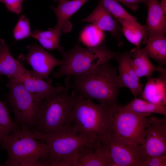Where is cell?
Masks as SVG:
<instances>
[{"label":"cell","mask_w":166,"mask_h":166,"mask_svg":"<svg viewBox=\"0 0 166 166\" xmlns=\"http://www.w3.org/2000/svg\"><path fill=\"white\" fill-rule=\"evenodd\" d=\"M72 77L70 88L75 95L111 107L119 104L117 97L122 87L116 68L109 61L84 74Z\"/></svg>","instance_id":"cell-1"},{"label":"cell","mask_w":166,"mask_h":166,"mask_svg":"<svg viewBox=\"0 0 166 166\" xmlns=\"http://www.w3.org/2000/svg\"><path fill=\"white\" fill-rule=\"evenodd\" d=\"M132 58V64L136 73L140 78L152 77L154 72L166 73V69L163 67H156L152 63L145 47H136L132 49L130 53Z\"/></svg>","instance_id":"cell-18"},{"label":"cell","mask_w":166,"mask_h":166,"mask_svg":"<svg viewBox=\"0 0 166 166\" xmlns=\"http://www.w3.org/2000/svg\"><path fill=\"white\" fill-rule=\"evenodd\" d=\"M103 31L92 24L86 27L80 36V40L87 47L98 46L103 43Z\"/></svg>","instance_id":"cell-25"},{"label":"cell","mask_w":166,"mask_h":166,"mask_svg":"<svg viewBox=\"0 0 166 166\" xmlns=\"http://www.w3.org/2000/svg\"><path fill=\"white\" fill-rule=\"evenodd\" d=\"M2 0H0V2H2Z\"/></svg>","instance_id":"cell-34"},{"label":"cell","mask_w":166,"mask_h":166,"mask_svg":"<svg viewBox=\"0 0 166 166\" xmlns=\"http://www.w3.org/2000/svg\"><path fill=\"white\" fill-rule=\"evenodd\" d=\"M113 163V166H138L141 160L140 150L109 136L103 139Z\"/></svg>","instance_id":"cell-13"},{"label":"cell","mask_w":166,"mask_h":166,"mask_svg":"<svg viewBox=\"0 0 166 166\" xmlns=\"http://www.w3.org/2000/svg\"><path fill=\"white\" fill-rule=\"evenodd\" d=\"M22 64L12 55L4 40L0 39V76L5 75L9 80L14 78Z\"/></svg>","instance_id":"cell-20"},{"label":"cell","mask_w":166,"mask_h":166,"mask_svg":"<svg viewBox=\"0 0 166 166\" xmlns=\"http://www.w3.org/2000/svg\"><path fill=\"white\" fill-rule=\"evenodd\" d=\"M63 166H113V163L102 140L82 147Z\"/></svg>","instance_id":"cell-10"},{"label":"cell","mask_w":166,"mask_h":166,"mask_svg":"<svg viewBox=\"0 0 166 166\" xmlns=\"http://www.w3.org/2000/svg\"><path fill=\"white\" fill-rule=\"evenodd\" d=\"M62 55V63L53 77L78 76L84 74L110 60H117L120 53L108 48L103 43L94 47L84 48L77 44L71 49L59 50Z\"/></svg>","instance_id":"cell-5"},{"label":"cell","mask_w":166,"mask_h":166,"mask_svg":"<svg viewBox=\"0 0 166 166\" xmlns=\"http://www.w3.org/2000/svg\"><path fill=\"white\" fill-rule=\"evenodd\" d=\"M100 1L119 23L124 20L137 21L136 18L128 12L117 2L114 0Z\"/></svg>","instance_id":"cell-27"},{"label":"cell","mask_w":166,"mask_h":166,"mask_svg":"<svg viewBox=\"0 0 166 166\" xmlns=\"http://www.w3.org/2000/svg\"><path fill=\"white\" fill-rule=\"evenodd\" d=\"M145 47L149 57L155 60L162 67L166 64V38L165 36L148 39Z\"/></svg>","instance_id":"cell-24"},{"label":"cell","mask_w":166,"mask_h":166,"mask_svg":"<svg viewBox=\"0 0 166 166\" xmlns=\"http://www.w3.org/2000/svg\"><path fill=\"white\" fill-rule=\"evenodd\" d=\"M132 59L130 53L127 52L120 54L117 60L118 75L122 88H128L135 98L140 95L143 88L132 66Z\"/></svg>","instance_id":"cell-14"},{"label":"cell","mask_w":166,"mask_h":166,"mask_svg":"<svg viewBox=\"0 0 166 166\" xmlns=\"http://www.w3.org/2000/svg\"><path fill=\"white\" fill-rule=\"evenodd\" d=\"M72 93L74 98L69 124L79 132L96 140L109 136L112 107L96 104Z\"/></svg>","instance_id":"cell-3"},{"label":"cell","mask_w":166,"mask_h":166,"mask_svg":"<svg viewBox=\"0 0 166 166\" xmlns=\"http://www.w3.org/2000/svg\"><path fill=\"white\" fill-rule=\"evenodd\" d=\"M71 76L65 79V87L51 95L41 102L34 130L42 134L53 132L69 124L74 98L69 93Z\"/></svg>","instance_id":"cell-4"},{"label":"cell","mask_w":166,"mask_h":166,"mask_svg":"<svg viewBox=\"0 0 166 166\" xmlns=\"http://www.w3.org/2000/svg\"><path fill=\"white\" fill-rule=\"evenodd\" d=\"M0 77H1V76H0Z\"/></svg>","instance_id":"cell-35"},{"label":"cell","mask_w":166,"mask_h":166,"mask_svg":"<svg viewBox=\"0 0 166 166\" xmlns=\"http://www.w3.org/2000/svg\"><path fill=\"white\" fill-rule=\"evenodd\" d=\"M124 106L136 114L148 117L152 113L166 116L165 106L154 104L137 97Z\"/></svg>","instance_id":"cell-23"},{"label":"cell","mask_w":166,"mask_h":166,"mask_svg":"<svg viewBox=\"0 0 166 166\" xmlns=\"http://www.w3.org/2000/svg\"><path fill=\"white\" fill-rule=\"evenodd\" d=\"M150 116L145 130L144 142L140 149V161L150 157L166 154V118Z\"/></svg>","instance_id":"cell-9"},{"label":"cell","mask_w":166,"mask_h":166,"mask_svg":"<svg viewBox=\"0 0 166 166\" xmlns=\"http://www.w3.org/2000/svg\"><path fill=\"white\" fill-rule=\"evenodd\" d=\"M17 126L4 136L2 147L8 152L5 164L8 166H49L48 147L34 136L28 127Z\"/></svg>","instance_id":"cell-2"},{"label":"cell","mask_w":166,"mask_h":166,"mask_svg":"<svg viewBox=\"0 0 166 166\" xmlns=\"http://www.w3.org/2000/svg\"><path fill=\"white\" fill-rule=\"evenodd\" d=\"M147 81L140 95L142 99L149 102L165 106L166 73H160L157 77L147 78Z\"/></svg>","instance_id":"cell-17"},{"label":"cell","mask_w":166,"mask_h":166,"mask_svg":"<svg viewBox=\"0 0 166 166\" xmlns=\"http://www.w3.org/2000/svg\"><path fill=\"white\" fill-rule=\"evenodd\" d=\"M33 131L34 137L43 140L48 147L49 166H63L82 147L101 140L79 132L69 124L49 134H42L34 130Z\"/></svg>","instance_id":"cell-6"},{"label":"cell","mask_w":166,"mask_h":166,"mask_svg":"<svg viewBox=\"0 0 166 166\" xmlns=\"http://www.w3.org/2000/svg\"><path fill=\"white\" fill-rule=\"evenodd\" d=\"M30 23L24 15L20 16L13 30V37L16 41L30 37L31 32Z\"/></svg>","instance_id":"cell-28"},{"label":"cell","mask_w":166,"mask_h":166,"mask_svg":"<svg viewBox=\"0 0 166 166\" xmlns=\"http://www.w3.org/2000/svg\"><path fill=\"white\" fill-rule=\"evenodd\" d=\"M160 3L164 11L166 14V0H161Z\"/></svg>","instance_id":"cell-32"},{"label":"cell","mask_w":166,"mask_h":166,"mask_svg":"<svg viewBox=\"0 0 166 166\" xmlns=\"http://www.w3.org/2000/svg\"><path fill=\"white\" fill-rule=\"evenodd\" d=\"M66 0H54L55 1L57 2L58 4L65 2Z\"/></svg>","instance_id":"cell-33"},{"label":"cell","mask_w":166,"mask_h":166,"mask_svg":"<svg viewBox=\"0 0 166 166\" xmlns=\"http://www.w3.org/2000/svg\"><path fill=\"white\" fill-rule=\"evenodd\" d=\"M119 23L121 25V31L131 43L137 47H140L142 42L145 43L148 39L146 26L141 25L137 21L129 20L123 21Z\"/></svg>","instance_id":"cell-21"},{"label":"cell","mask_w":166,"mask_h":166,"mask_svg":"<svg viewBox=\"0 0 166 166\" xmlns=\"http://www.w3.org/2000/svg\"><path fill=\"white\" fill-rule=\"evenodd\" d=\"M26 48L27 54L20 55L18 58L30 65L36 75L49 82L50 73L54 67L61 65L62 60L55 58L37 44L28 45Z\"/></svg>","instance_id":"cell-11"},{"label":"cell","mask_w":166,"mask_h":166,"mask_svg":"<svg viewBox=\"0 0 166 166\" xmlns=\"http://www.w3.org/2000/svg\"><path fill=\"white\" fill-rule=\"evenodd\" d=\"M148 7L146 26L148 39L164 36L166 31V14L158 0H146Z\"/></svg>","instance_id":"cell-16"},{"label":"cell","mask_w":166,"mask_h":166,"mask_svg":"<svg viewBox=\"0 0 166 166\" xmlns=\"http://www.w3.org/2000/svg\"><path fill=\"white\" fill-rule=\"evenodd\" d=\"M9 80L21 84L34 97L41 102L51 95L65 88L52 85L36 75L32 70L27 69L23 64L17 75Z\"/></svg>","instance_id":"cell-12"},{"label":"cell","mask_w":166,"mask_h":166,"mask_svg":"<svg viewBox=\"0 0 166 166\" xmlns=\"http://www.w3.org/2000/svg\"><path fill=\"white\" fill-rule=\"evenodd\" d=\"M6 101L13 113L18 124L30 128L34 125L41 102L34 97L20 83L9 80Z\"/></svg>","instance_id":"cell-8"},{"label":"cell","mask_w":166,"mask_h":166,"mask_svg":"<svg viewBox=\"0 0 166 166\" xmlns=\"http://www.w3.org/2000/svg\"><path fill=\"white\" fill-rule=\"evenodd\" d=\"M81 21L91 23L102 30L109 32L120 41L121 30L119 22L100 1L92 13Z\"/></svg>","instance_id":"cell-15"},{"label":"cell","mask_w":166,"mask_h":166,"mask_svg":"<svg viewBox=\"0 0 166 166\" xmlns=\"http://www.w3.org/2000/svg\"><path fill=\"white\" fill-rule=\"evenodd\" d=\"M18 125L11 118L6 104L0 99V144L1 146L3 137L10 134Z\"/></svg>","instance_id":"cell-26"},{"label":"cell","mask_w":166,"mask_h":166,"mask_svg":"<svg viewBox=\"0 0 166 166\" xmlns=\"http://www.w3.org/2000/svg\"><path fill=\"white\" fill-rule=\"evenodd\" d=\"M117 2L122 3L126 7L131 10L136 11L138 8V4L143 3L146 5V0H114Z\"/></svg>","instance_id":"cell-31"},{"label":"cell","mask_w":166,"mask_h":166,"mask_svg":"<svg viewBox=\"0 0 166 166\" xmlns=\"http://www.w3.org/2000/svg\"><path fill=\"white\" fill-rule=\"evenodd\" d=\"M88 0H67L59 3L57 7L51 6L57 21L54 27L60 30L63 33L69 31L71 26L69 19Z\"/></svg>","instance_id":"cell-19"},{"label":"cell","mask_w":166,"mask_h":166,"mask_svg":"<svg viewBox=\"0 0 166 166\" xmlns=\"http://www.w3.org/2000/svg\"><path fill=\"white\" fill-rule=\"evenodd\" d=\"M148 117L136 114L119 104L112 107L108 136L139 149L144 142Z\"/></svg>","instance_id":"cell-7"},{"label":"cell","mask_w":166,"mask_h":166,"mask_svg":"<svg viewBox=\"0 0 166 166\" xmlns=\"http://www.w3.org/2000/svg\"><path fill=\"white\" fill-rule=\"evenodd\" d=\"M166 155L150 157L141 160L138 166H166Z\"/></svg>","instance_id":"cell-29"},{"label":"cell","mask_w":166,"mask_h":166,"mask_svg":"<svg viewBox=\"0 0 166 166\" xmlns=\"http://www.w3.org/2000/svg\"><path fill=\"white\" fill-rule=\"evenodd\" d=\"M24 0H2L8 11L19 15L21 13Z\"/></svg>","instance_id":"cell-30"},{"label":"cell","mask_w":166,"mask_h":166,"mask_svg":"<svg viewBox=\"0 0 166 166\" xmlns=\"http://www.w3.org/2000/svg\"><path fill=\"white\" fill-rule=\"evenodd\" d=\"M62 34L60 30L54 27L46 31L35 29L31 33L30 37L37 40L44 48L59 51L61 48L60 45V38Z\"/></svg>","instance_id":"cell-22"}]
</instances>
